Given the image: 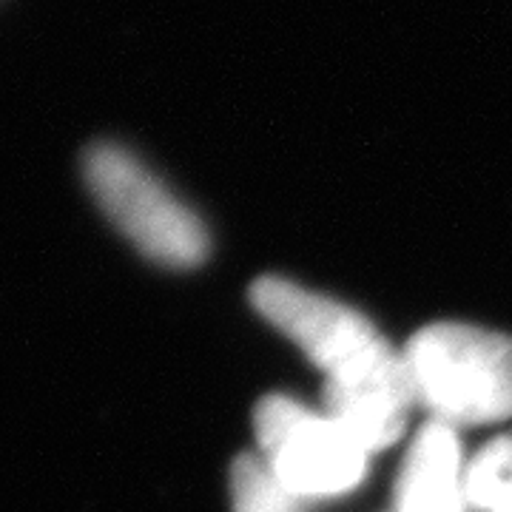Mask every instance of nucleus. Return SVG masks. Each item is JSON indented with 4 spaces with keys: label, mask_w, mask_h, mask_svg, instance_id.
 Segmentation results:
<instances>
[{
    "label": "nucleus",
    "mask_w": 512,
    "mask_h": 512,
    "mask_svg": "<svg viewBox=\"0 0 512 512\" xmlns=\"http://www.w3.org/2000/svg\"><path fill=\"white\" fill-rule=\"evenodd\" d=\"M248 299L328 373L330 419L367 453L402 436L407 410L416 402L413 379L404 356L362 313L276 276L256 279Z\"/></svg>",
    "instance_id": "obj_1"
},
{
    "label": "nucleus",
    "mask_w": 512,
    "mask_h": 512,
    "mask_svg": "<svg viewBox=\"0 0 512 512\" xmlns=\"http://www.w3.org/2000/svg\"><path fill=\"white\" fill-rule=\"evenodd\" d=\"M83 177L100 211L151 262L174 271L205 262L211 251L205 222L137 154L97 143L83 157Z\"/></svg>",
    "instance_id": "obj_2"
},
{
    "label": "nucleus",
    "mask_w": 512,
    "mask_h": 512,
    "mask_svg": "<svg viewBox=\"0 0 512 512\" xmlns=\"http://www.w3.org/2000/svg\"><path fill=\"white\" fill-rule=\"evenodd\" d=\"M416 402L441 419L487 424L512 416V339L441 322L419 330L404 350Z\"/></svg>",
    "instance_id": "obj_3"
},
{
    "label": "nucleus",
    "mask_w": 512,
    "mask_h": 512,
    "mask_svg": "<svg viewBox=\"0 0 512 512\" xmlns=\"http://www.w3.org/2000/svg\"><path fill=\"white\" fill-rule=\"evenodd\" d=\"M254 424L265 467L296 498L348 493L365 476L367 450L330 416L268 396L256 404Z\"/></svg>",
    "instance_id": "obj_4"
},
{
    "label": "nucleus",
    "mask_w": 512,
    "mask_h": 512,
    "mask_svg": "<svg viewBox=\"0 0 512 512\" xmlns=\"http://www.w3.org/2000/svg\"><path fill=\"white\" fill-rule=\"evenodd\" d=\"M399 512H461L464 478L461 453L450 424L427 421L404 458L399 476Z\"/></svg>",
    "instance_id": "obj_5"
},
{
    "label": "nucleus",
    "mask_w": 512,
    "mask_h": 512,
    "mask_svg": "<svg viewBox=\"0 0 512 512\" xmlns=\"http://www.w3.org/2000/svg\"><path fill=\"white\" fill-rule=\"evenodd\" d=\"M464 495L473 507L490 512H512V439L487 444L464 476Z\"/></svg>",
    "instance_id": "obj_6"
},
{
    "label": "nucleus",
    "mask_w": 512,
    "mask_h": 512,
    "mask_svg": "<svg viewBox=\"0 0 512 512\" xmlns=\"http://www.w3.org/2000/svg\"><path fill=\"white\" fill-rule=\"evenodd\" d=\"M231 504L234 512H302L299 498L291 495L251 453L231 464Z\"/></svg>",
    "instance_id": "obj_7"
}]
</instances>
